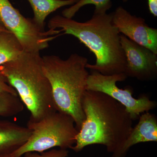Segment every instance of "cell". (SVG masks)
Returning a JSON list of instances; mask_svg holds the SVG:
<instances>
[{"label": "cell", "mask_w": 157, "mask_h": 157, "mask_svg": "<svg viewBox=\"0 0 157 157\" xmlns=\"http://www.w3.org/2000/svg\"><path fill=\"white\" fill-rule=\"evenodd\" d=\"M95 9L91 19L80 22L62 15L49 20V29H61L63 34L72 35L87 47L96 57L95 64L86 68L104 75L124 73L126 57L120 42V35L113 22V12Z\"/></svg>", "instance_id": "1"}, {"label": "cell", "mask_w": 157, "mask_h": 157, "mask_svg": "<svg viewBox=\"0 0 157 157\" xmlns=\"http://www.w3.org/2000/svg\"><path fill=\"white\" fill-rule=\"evenodd\" d=\"M85 119L71 149L76 152L86 147L101 144L113 153L119 149L133 128V120L125 107L101 92L87 90L82 100Z\"/></svg>", "instance_id": "2"}, {"label": "cell", "mask_w": 157, "mask_h": 157, "mask_svg": "<svg viewBox=\"0 0 157 157\" xmlns=\"http://www.w3.org/2000/svg\"><path fill=\"white\" fill-rule=\"evenodd\" d=\"M0 73L30 113L29 121H39L57 111L39 52L24 51L15 59L0 66Z\"/></svg>", "instance_id": "3"}, {"label": "cell", "mask_w": 157, "mask_h": 157, "mask_svg": "<svg viewBox=\"0 0 157 157\" xmlns=\"http://www.w3.org/2000/svg\"><path fill=\"white\" fill-rule=\"evenodd\" d=\"M42 59L57 110L71 116L79 131L85 119L81 102L89 74L87 59L75 53L65 60L54 55L45 56Z\"/></svg>", "instance_id": "4"}, {"label": "cell", "mask_w": 157, "mask_h": 157, "mask_svg": "<svg viewBox=\"0 0 157 157\" xmlns=\"http://www.w3.org/2000/svg\"><path fill=\"white\" fill-rule=\"evenodd\" d=\"M32 135L24 144L11 154L21 157L29 152L41 153L55 147L71 149L76 142L78 131L73 118L57 111L37 122L29 121Z\"/></svg>", "instance_id": "5"}, {"label": "cell", "mask_w": 157, "mask_h": 157, "mask_svg": "<svg viewBox=\"0 0 157 157\" xmlns=\"http://www.w3.org/2000/svg\"><path fill=\"white\" fill-rule=\"evenodd\" d=\"M0 22L7 30L14 35L25 52H39L48 48V43L58 36L60 30L45 31L33 19L23 16L9 0H0Z\"/></svg>", "instance_id": "6"}, {"label": "cell", "mask_w": 157, "mask_h": 157, "mask_svg": "<svg viewBox=\"0 0 157 157\" xmlns=\"http://www.w3.org/2000/svg\"><path fill=\"white\" fill-rule=\"evenodd\" d=\"M128 78L124 73L104 75L97 71L91 70L88 77L86 90L101 92L119 102L125 107L133 121L139 118L141 113L155 109L156 102L145 95L136 99L132 96L130 88L122 89L117 82L124 81Z\"/></svg>", "instance_id": "7"}, {"label": "cell", "mask_w": 157, "mask_h": 157, "mask_svg": "<svg viewBox=\"0 0 157 157\" xmlns=\"http://www.w3.org/2000/svg\"><path fill=\"white\" fill-rule=\"evenodd\" d=\"M120 42L126 57L124 73L127 77L142 81L155 80L157 77V54L130 40L123 34Z\"/></svg>", "instance_id": "8"}, {"label": "cell", "mask_w": 157, "mask_h": 157, "mask_svg": "<svg viewBox=\"0 0 157 157\" xmlns=\"http://www.w3.org/2000/svg\"><path fill=\"white\" fill-rule=\"evenodd\" d=\"M113 22L120 33L157 54V29L149 26L144 18L119 6L113 12Z\"/></svg>", "instance_id": "9"}, {"label": "cell", "mask_w": 157, "mask_h": 157, "mask_svg": "<svg viewBox=\"0 0 157 157\" xmlns=\"http://www.w3.org/2000/svg\"><path fill=\"white\" fill-rule=\"evenodd\" d=\"M138 123L133 127L120 148L111 157H125L131 147L140 143L157 141V118L155 114L148 112L140 114Z\"/></svg>", "instance_id": "10"}, {"label": "cell", "mask_w": 157, "mask_h": 157, "mask_svg": "<svg viewBox=\"0 0 157 157\" xmlns=\"http://www.w3.org/2000/svg\"><path fill=\"white\" fill-rule=\"evenodd\" d=\"M32 133L27 127L0 120V155L12 154L27 142Z\"/></svg>", "instance_id": "11"}, {"label": "cell", "mask_w": 157, "mask_h": 157, "mask_svg": "<svg viewBox=\"0 0 157 157\" xmlns=\"http://www.w3.org/2000/svg\"><path fill=\"white\" fill-rule=\"evenodd\" d=\"M34 13V21L44 29L45 21L48 15L62 7L72 6L78 0H28Z\"/></svg>", "instance_id": "12"}, {"label": "cell", "mask_w": 157, "mask_h": 157, "mask_svg": "<svg viewBox=\"0 0 157 157\" xmlns=\"http://www.w3.org/2000/svg\"><path fill=\"white\" fill-rule=\"evenodd\" d=\"M24 51L13 34L8 30L0 32V66L15 59Z\"/></svg>", "instance_id": "13"}, {"label": "cell", "mask_w": 157, "mask_h": 157, "mask_svg": "<svg viewBox=\"0 0 157 157\" xmlns=\"http://www.w3.org/2000/svg\"><path fill=\"white\" fill-rule=\"evenodd\" d=\"M24 105L17 95L10 93L0 94V117H11L22 112Z\"/></svg>", "instance_id": "14"}, {"label": "cell", "mask_w": 157, "mask_h": 157, "mask_svg": "<svg viewBox=\"0 0 157 157\" xmlns=\"http://www.w3.org/2000/svg\"><path fill=\"white\" fill-rule=\"evenodd\" d=\"M87 5H94L95 10L107 11L112 7V3L111 0H78L76 4L62 11V16L72 18L81 8Z\"/></svg>", "instance_id": "15"}, {"label": "cell", "mask_w": 157, "mask_h": 157, "mask_svg": "<svg viewBox=\"0 0 157 157\" xmlns=\"http://www.w3.org/2000/svg\"><path fill=\"white\" fill-rule=\"evenodd\" d=\"M69 152L68 149H52L41 153L29 152L23 155L24 157H68Z\"/></svg>", "instance_id": "16"}, {"label": "cell", "mask_w": 157, "mask_h": 157, "mask_svg": "<svg viewBox=\"0 0 157 157\" xmlns=\"http://www.w3.org/2000/svg\"><path fill=\"white\" fill-rule=\"evenodd\" d=\"M3 93H10L17 95L16 91L8 83L6 77L0 73V94Z\"/></svg>", "instance_id": "17"}, {"label": "cell", "mask_w": 157, "mask_h": 157, "mask_svg": "<svg viewBox=\"0 0 157 157\" xmlns=\"http://www.w3.org/2000/svg\"><path fill=\"white\" fill-rule=\"evenodd\" d=\"M149 11L154 16H157V0H147Z\"/></svg>", "instance_id": "18"}, {"label": "cell", "mask_w": 157, "mask_h": 157, "mask_svg": "<svg viewBox=\"0 0 157 157\" xmlns=\"http://www.w3.org/2000/svg\"><path fill=\"white\" fill-rule=\"evenodd\" d=\"M6 30H7L5 29V28L2 25V24H1V23L0 22V32H1V31Z\"/></svg>", "instance_id": "19"}, {"label": "cell", "mask_w": 157, "mask_h": 157, "mask_svg": "<svg viewBox=\"0 0 157 157\" xmlns=\"http://www.w3.org/2000/svg\"><path fill=\"white\" fill-rule=\"evenodd\" d=\"M0 157H14L11 155H0Z\"/></svg>", "instance_id": "20"}, {"label": "cell", "mask_w": 157, "mask_h": 157, "mask_svg": "<svg viewBox=\"0 0 157 157\" xmlns=\"http://www.w3.org/2000/svg\"><path fill=\"white\" fill-rule=\"evenodd\" d=\"M122 1L124 2H128V0H122Z\"/></svg>", "instance_id": "21"}]
</instances>
